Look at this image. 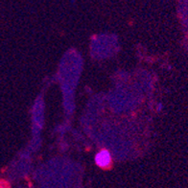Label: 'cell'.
<instances>
[{
	"instance_id": "obj_1",
	"label": "cell",
	"mask_w": 188,
	"mask_h": 188,
	"mask_svg": "<svg viewBox=\"0 0 188 188\" xmlns=\"http://www.w3.org/2000/svg\"><path fill=\"white\" fill-rule=\"evenodd\" d=\"M95 160H96V163L99 166L107 167V166H108L111 164V155L108 154V152H107V151H102L96 155Z\"/></svg>"
}]
</instances>
